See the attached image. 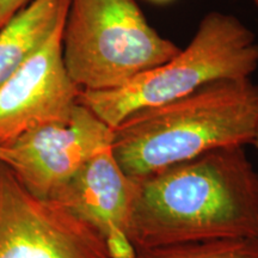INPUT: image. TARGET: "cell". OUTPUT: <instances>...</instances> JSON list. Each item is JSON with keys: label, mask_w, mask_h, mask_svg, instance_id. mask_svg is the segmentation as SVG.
Returning a JSON list of instances; mask_svg holds the SVG:
<instances>
[{"label": "cell", "mask_w": 258, "mask_h": 258, "mask_svg": "<svg viewBox=\"0 0 258 258\" xmlns=\"http://www.w3.org/2000/svg\"><path fill=\"white\" fill-rule=\"evenodd\" d=\"M258 238V175L243 146L209 151L138 180L135 251Z\"/></svg>", "instance_id": "cell-1"}, {"label": "cell", "mask_w": 258, "mask_h": 258, "mask_svg": "<svg viewBox=\"0 0 258 258\" xmlns=\"http://www.w3.org/2000/svg\"><path fill=\"white\" fill-rule=\"evenodd\" d=\"M257 117V84L219 80L132 112L112 128L111 151L122 170L139 180L209 151L252 144Z\"/></svg>", "instance_id": "cell-2"}, {"label": "cell", "mask_w": 258, "mask_h": 258, "mask_svg": "<svg viewBox=\"0 0 258 258\" xmlns=\"http://www.w3.org/2000/svg\"><path fill=\"white\" fill-rule=\"evenodd\" d=\"M258 41L239 18L212 11L202 17L184 49L117 89L80 90L78 103L115 128L132 112L173 101L219 80L251 78Z\"/></svg>", "instance_id": "cell-3"}, {"label": "cell", "mask_w": 258, "mask_h": 258, "mask_svg": "<svg viewBox=\"0 0 258 258\" xmlns=\"http://www.w3.org/2000/svg\"><path fill=\"white\" fill-rule=\"evenodd\" d=\"M135 0H70L62 56L80 90L117 89L178 54Z\"/></svg>", "instance_id": "cell-4"}, {"label": "cell", "mask_w": 258, "mask_h": 258, "mask_svg": "<svg viewBox=\"0 0 258 258\" xmlns=\"http://www.w3.org/2000/svg\"><path fill=\"white\" fill-rule=\"evenodd\" d=\"M0 258H110L102 235L0 163Z\"/></svg>", "instance_id": "cell-5"}, {"label": "cell", "mask_w": 258, "mask_h": 258, "mask_svg": "<svg viewBox=\"0 0 258 258\" xmlns=\"http://www.w3.org/2000/svg\"><path fill=\"white\" fill-rule=\"evenodd\" d=\"M64 19L40 49L0 84V146L10 147L32 129L67 123L78 105L80 89L62 56Z\"/></svg>", "instance_id": "cell-6"}, {"label": "cell", "mask_w": 258, "mask_h": 258, "mask_svg": "<svg viewBox=\"0 0 258 258\" xmlns=\"http://www.w3.org/2000/svg\"><path fill=\"white\" fill-rule=\"evenodd\" d=\"M111 141L112 128L78 103L67 123L32 129L16 140L9 166L29 191L49 200Z\"/></svg>", "instance_id": "cell-7"}, {"label": "cell", "mask_w": 258, "mask_h": 258, "mask_svg": "<svg viewBox=\"0 0 258 258\" xmlns=\"http://www.w3.org/2000/svg\"><path fill=\"white\" fill-rule=\"evenodd\" d=\"M138 180L122 170L105 147L51 195L67 211L85 221L104 239L110 258H132L128 239Z\"/></svg>", "instance_id": "cell-8"}, {"label": "cell", "mask_w": 258, "mask_h": 258, "mask_svg": "<svg viewBox=\"0 0 258 258\" xmlns=\"http://www.w3.org/2000/svg\"><path fill=\"white\" fill-rule=\"evenodd\" d=\"M70 0H31L0 29V84L48 40Z\"/></svg>", "instance_id": "cell-9"}, {"label": "cell", "mask_w": 258, "mask_h": 258, "mask_svg": "<svg viewBox=\"0 0 258 258\" xmlns=\"http://www.w3.org/2000/svg\"><path fill=\"white\" fill-rule=\"evenodd\" d=\"M132 258H258V238L165 245L138 250Z\"/></svg>", "instance_id": "cell-10"}, {"label": "cell", "mask_w": 258, "mask_h": 258, "mask_svg": "<svg viewBox=\"0 0 258 258\" xmlns=\"http://www.w3.org/2000/svg\"><path fill=\"white\" fill-rule=\"evenodd\" d=\"M31 0H0V29L6 24V22L17 14Z\"/></svg>", "instance_id": "cell-11"}, {"label": "cell", "mask_w": 258, "mask_h": 258, "mask_svg": "<svg viewBox=\"0 0 258 258\" xmlns=\"http://www.w3.org/2000/svg\"><path fill=\"white\" fill-rule=\"evenodd\" d=\"M10 159H11V151H10V147L0 146V163H4L6 165H9Z\"/></svg>", "instance_id": "cell-12"}, {"label": "cell", "mask_w": 258, "mask_h": 258, "mask_svg": "<svg viewBox=\"0 0 258 258\" xmlns=\"http://www.w3.org/2000/svg\"><path fill=\"white\" fill-rule=\"evenodd\" d=\"M252 145L258 150V117H257V122H256V128H254V135H253Z\"/></svg>", "instance_id": "cell-13"}, {"label": "cell", "mask_w": 258, "mask_h": 258, "mask_svg": "<svg viewBox=\"0 0 258 258\" xmlns=\"http://www.w3.org/2000/svg\"><path fill=\"white\" fill-rule=\"evenodd\" d=\"M154 3H160V4H165V3H170L172 2V0H152Z\"/></svg>", "instance_id": "cell-14"}, {"label": "cell", "mask_w": 258, "mask_h": 258, "mask_svg": "<svg viewBox=\"0 0 258 258\" xmlns=\"http://www.w3.org/2000/svg\"><path fill=\"white\" fill-rule=\"evenodd\" d=\"M252 2L254 3V4H256V5L258 6V0H252Z\"/></svg>", "instance_id": "cell-15"}]
</instances>
